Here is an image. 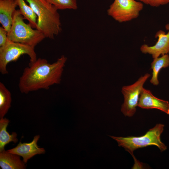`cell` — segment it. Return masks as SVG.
<instances>
[{
  "label": "cell",
  "instance_id": "16",
  "mask_svg": "<svg viewBox=\"0 0 169 169\" xmlns=\"http://www.w3.org/2000/svg\"><path fill=\"white\" fill-rule=\"evenodd\" d=\"M11 94L2 82H0V118H3L11 106Z\"/></svg>",
  "mask_w": 169,
  "mask_h": 169
},
{
  "label": "cell",
  "instance_id": "3",
  "mask_svg": "<svg viewBox=\"0 0 169 169\" xmlns=\"http://www.w3.org/2000/svg\"><path fill=\"white\" fill-rule=\"evenodd\" d=\"M164 126L163 124H157L145 134L140 136H110L117 141L119 146L123 147L132 155L135 150L150 146H157L162 152L167 149L166 146L161 142L160 138Z\"/></svg>",
  "mask_w": 169,
  "mask_h": 169
},
{
  "label": "cell",
  "instance_id": "12",
  "mask_svg": "<svg viewBox=\"0 0 169 169\" xmlns=\"http://www.w3.org/2000/svg\"><path fill=\"white\" fill-rule=\"evenodd\" d=\"M20 156L11 153L5 150L0 152V166L2 169H24L25 163Z\"/></svg>",
  "mask_w": 169,
  "mask_h": 169
},
{
  "label": "cell",
  "instance_id": "4",
  "mask_svg": "<svg viewBox=\"0 0 169 169\" xmlns=\"http://www.w3.org/2000/svg\"><path fill=\"white\" fill-rule=\"evenodd\" d=\"M24 19L19 10H16L11 29L8 33V38L34 48L45 37L41 31L33 29L30 24L25 23Z\"/></svg>",
  "mask_w": 169,
  "mask_h": 169
},
{
  "label": "cell",
  "instance_id": "17",
  "mask_svg": "<svg viewBox=\"0 0 169 169\" xmlns=\"http://www.w3.org/2000/svg\"><path fill=\"white\" fill-rule=\"evenodd\" d=\"M54 5L58 10L77 9V0H46Z\"/></svg>",
  "mask_w": 169,
  "mask_h": 169
},
{
  "label": "cell",
  "instance_id": "9",
  "mask_svg": "<svg viewBox=\"0 0 169 169\" xmlns=\"http://www.w3.org/2000/svg\"><path fill=\"white\" fill-rule=\"evenodd\" d=\"M39 138V135H36L30 142L22 143L20 142L16 147L7 151L22 157L23 161L26 163L28 160L35 155L45 153L44 149L40 147L37 145Z\"/></svg>",
  "mask_w": 169,
  "mask_h": 169
},
{
  "label": "cell",
  "instance_id": "10",
  "mask_svg": "<svg viewBox=\"0 0 169 169\" xmlns=\"http://www.w3.org/2000/svg\"><path fill=\"white\" fill-rule=\"evenodd\" d=\"M138 106L144 109H158L169 115L168 101L156 97L150 90L144 88L140 95Z\"/></svg>",
  "mask_w": 169,
  "mask_h": 169
},
{
  "label": "cell",
  "instance_id": "14",
  "mask_svg": "<svg viewBox=\"0 0 169 169\" xmlns=\"http://www.w3.org/2000/svg\"><path fill=\"white\" fill-rule=\"evenodd\" d=\"M169 66V55L165 54L161 57L153 59L151 64V68L152 70V76L150 80L151 83L154 85L159 84L158 79L159 73L162 68L167 67Z\"/></svg>",
  "mask_w": 169,
  "mask_h": 169
},
{
  "label": "cell",
  "instance_id": "5",
  "mask_svg": "<svg viewBox=\"0 0 169 169\" xmlns=\"http://www.w3.org/2000/svg\"><path fill=\"white\" fill-rule=\"evenodd\" d=\"M30 58V63L37 59L34 48L21 43L13 42L8 38L6 44L0 47V72L3 75L7 74V66L10 62L16 61L23 54Z\"/></svg>",
  "mask_w": 169,
  "mask_h": 169
},
{
  "label": "cell",
  "instance_id": "19",
  "mask_svg": "<svg viewBox=\"0 0 169 169\" xmlns=\"http://www.w3.org/2000/svg\"><path fill=\"white\" fill-rule=\"evenodd\" d=\"M8 39V32L2 27H0V47L4 45Z\"/></svg>",
  "mask_w": 169,
  "mask_h": 169
},
{
  "label": "cell",
  "instance_id": "6",
  "mask_svg": "<svg viewBox=\"0 0 169 169\" xmlns=\"http://www.w3.org/2000/svg\"><path fill=\"white\" fill-rule=\"evenodd\" d=\"M143 8V3L135 0H114L107 13L116 21L121 23L137 18Z\"/></svg>",
  "mask_w": 169,
  "mask_h": 169
},
{
  "label": "cell",
  "instance_id": "18",
  "mask_svg": "<svg viewBox=\"0 0 169 169\" xmlns=\"http://www.w3.org/2000/svg\"><path fill=\"white\" fill-rule=\"evenodd\" d=\"M152 7H158L169 3V0H136Z\"/></svg>",
  "mask_w": 169,
  "mask_h": 169
},
{
  "label": "cell",
  "instance_id": "1",
  "mask_svg": "<svg viewBox=\"0 0 169 169\" xmlns=\"http://www.w3.org/2000/svg\"><path fill=\"white\" fill-rule=\"evenodd\" d=\"M67 60V58L63 55L52 64L40 58L29 62L19 79L20 92L26 94L40 89L47 90L54 84H60Z\"/></svg>",
  "mask_w": 169,
  "mask_h": 169
},
{
  "label": "cell",
  "instance_id": "8",
  "mask_svg": "<svg viewBox=\"0 0 169 169\" xmlns=\"http://www.w3.org/2000/svg\"><path fill=\"white\" fill-rule=\"evenodd\" d=\"M168 32L166 33L163 31H157L155 35L158 40L155 44L149 46L146 44L142 45L140 48L141 52L144 54H148L151 55L153 59L157 58L161 55L169 53V24L165 26Z\"/></svg>",
  "mask_w": 169,
  "mask_h": 169
},
{
  "label": "cell",
  "instance_id": "2",
  "mask_svg": "<svg viewBox=\"0 0 169 169\" xmlns=\"http://www.w3.org/2000/svg\"><path fill=\"white\" fill-rule=\"evenodd\" d=\"M38 17L37 27L45 38L54 39L61 31V23L58 9L46 0H25Z\"/></svg>",
  "mask_w": 169,
  "mask_h": 169
},
{
  "label": "cell",
  "instance_id": "11",
  "mask_svg": "<svg viewBox=\"0 0 169 169\" xmlns=\"http://www.w3.org/2000/svg\"><path fill=\"white\" fill-rule=\"evenodd\" d=\"M17 6L16 0H0V23L8 33L11 29Z\"/></svg>",
  "mask_w": 169,
  "mask_h": 169
},
{
  "label": "cell",
  "instance_id": "13",
  "mask_svg": "<svg viewBox=\"0 0 169 169\" xmlns=\"http://www.w3.org/2000/svg\"><path fill=\"white\" fill-rule=\"evenodd\" d=\"M9 122L6 118H0V152L4 149L5 146L11 142L15 143L18 140L17 134L15 132H13L10 134L7 131V128Z\"/></svg>",
  "mask_w": 169,
  "mask_h": 169
},
{
  "label": "cell",
  "instance_id": "7",
  "mask_svg": "<svg viewBox=\"0 0 169 169\" xmlns=\"http://www.w3.org/2000/svg\"><path fill=\"white\" fill-rule=\"evenodd\" d=\"M150 76L149 74L146 73L133 84L122 87L121 92L124 101L121 110L125 116L130 117L135 114L144 84Z\"/></svg>",
  "mask_w": 169,
  "mask_h": 169
},
{
  "label": "cell",
  "instance_id": "15",
  "mask_svg": "<svg viewBox=\"0 0 169 169\" xmlns=\"http://www.w3.org/2000/svg\"><path fill=\"white\" fill-rule=\"evenodd\" d=\"M19 10L24 19L28 21L33 28L36 29L37 27L38 17L32 8L27 5L24 0H16Z\"/></svg>",
  "mask_w": 169,
  "mask_h": 169
}]
</instances>
